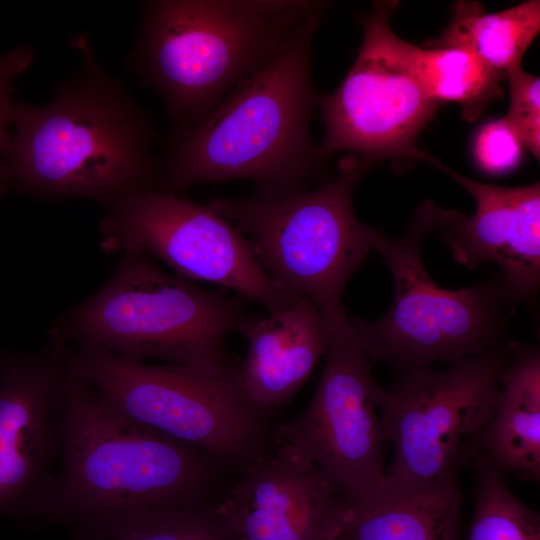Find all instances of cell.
Listing matches in <instances>:
<instances>
[{"mask_svg":"<svg viewBox=\"0 0 540 540\" xmlns=\"http://www.w3.org/2000/svg\"><path fill=\"white\" fill-rule=\"evenodd\" d=\"M80 66L42 106L15 102L4 161L10 189L41 201L88 198L110 209L157 190L152 117L101 68L88 35L72 39Z\"/></svg>","mask_w":540,"mask_h":540,"instance_id":"6da1fadb","label":"cell"},{"mask_svg":"<svg viewBox=\"0 0 540 540\" xmlns=\"http://www.w3.org/2000/svg\"><path fill=\"white\" fill-rule=\"evenodd\" d=\"M325 18L302 26L201 123L170 132L157 190L179 194L196 184L249 180L253 193L280 196L306 190L319 179L328 157L311 136L318 97L311 47Z\"/></svg>","mask_w":540,"mask_h":540,"instance_id":"7a4b0ae2","label":"cell"},{"mask_svg":"<svg viewBox=\"0 0 540 540\" xmlns=\"http://www.w3.org/2000/svg\"><path fill=\"white\" fill-rule=\"evenodd\" d=\"M60 442L48 523L80 540H102L154 511L208 502L218 462L110 409L72 366L68 347Z\"/></svg>","mask_w":540,"mask_h":540,"instance_id":"3957f363","label":"cell"},{"mask_svg":"<svg viewBox=\"0 0 540 540\" xmlns=\"http://www.w3.org/2000/svg\"><path fill=\"white\" fill-rule=\"evenodd\" d=\"M329 8L312 0L143 1L126 65L161 95L175 128H190Z\"/></svg>","mask_w":540,"mask_h":540,"instance_id":"277c9868","label":"cell"},{"mask_svg":"<svg viewBox=\"0 0 540 540\" xmlns=\"http://www.w3.org/2000/svg\"><path fill=\"white\" fill-rule=\"evenodd\" d=\"M119 255L107 282L52 319L47 337L128 361L154 358L211 374L235 370L225 342L248 316L239 297L174 277L141 252Z\"/></svg>","mask_w":540,"mask_h":540,"instance_id":"5b68a950","label":"cell"},{"mask_svg":"<svg viewBox=\"0 0 540 540\" xmlns=\"http://www.w3.org/2000/svg\"><path fill=\"white\" fill-rule=\"evenodd\" d=\"M372 166L346 154L336 175L314 189L280 196H216L208 205L247 238L273 281L312 300L323 318L337 316L345 313L347 281L386 238L359 221L353 210L354 188Z\"/></svg>","mask_w":540,"mask_h":540,"instance_id":"8992f818","label":"cell"},{"mask_svg":"<svg viewBox=\"0 0 540 540\" xmlns=\"http://www.w3.org/2000/svg\"><path fill=\"white\" fill-rule=\"evenodd\" d=\"M68 358L110 409L136 424L245 470L265 456L264 411L244 392L237 370L211 374L71 346Z\"/></svg>","mask_w":540,"mask_h":540,"instance_id":"52a82bcc","label":"cell"},{"mask_svg":"<svg viewBox=\"0 0 540 540\" xmlns=\"http://www.w3.org/2000/svg\"><path fill=\"white\" fill-rule=\"evenodd\" d=\"M439 211L432 201H425L416 208L406 231L397 238H385L377 250L394 282L392 305L375 322L349 319L370 360L409 371L436 361L454 364L496 350L502 329V283L450 291L436 285L425 269L422 244L437 227Z\"/></svg>","mask_w":540,"mask_h":540,"instance_id":"ba28073f","label":"cell"},{"mask_svg":"<svg viewBox=\"0 0 540 540\" xmlns=\"http://www.w3.org/2000/svg\"><path fill=\"white\" fill-rule=\"evenodd\" d=\"M501 352L464 358L443 371H407L378 408L385 442L394 446L385 493L432 486L452 478L479 445L500 390Z\"/></svg>","mask_w":540,"mask_h":540,"instance_id":"9c48e42d","label":"cell"},{"mask_svg":"<svg viewBox=\"0 0 540 540\" xmlns=\"http://www.w3.org/2000/svg\"><path fill=\"white\" fill-rule=\"evenodd\" d=\"M325 366L308 407L275 435L277 449L316 467L349 505L385 494L381 387L346 314L323 318Z\"/></svg>","mask_w":540,"mask_h":540,"instance_id":"30bf717a","label":"cell"},{"mask_svg":"<svg viewBox=\"0 0 540 540\" xmlns=\"http://www.w3.org/2000/svg\"><path fill=\"white\" fill-rule=\"evenodd\" d=\"M398 1H376L363 15V41L340 86L318 96L324 122L320 146L329 158L353 154L374 165L389 159L398 169L415 160L417 138L440 105L422 86L411 45L398 37L391 19Z\"/></svg>","mask_w":540,"mask_h":540,"instance_id":"8fae6325","label":"cell"},{"mask_svg":"<svg viewBox=\"0 0 540 540\" xmlns=\"http://www.w3.org/2000/svg\"><path fill=\"white\" fill-rule=\"evenodd\" d=\"M99 231L107 254L141 252L182 279L219 285L269 312L300 297L265 273L250 242L229 220L177 193H135L105 210Z\"/></svg>","mask_w":540,"mask_h":540,"instance_id":"7c38bea8","label":"cell"},{"mask_svg":"<svg viewBox=\"0 0 540 540\" xmlns=\"http://www.w3.org/2000/svg\"><path fill=\"white\" fill-rule=\"evenodd\" d=\"M67 345L13 352L0 381V519L48 523L61 463Z\"/></svg>","mask_w":540,"mask_h":540,"instance_id":"4fadbf2b","label":"cell"},{"mask_svg":"<svg viewBox=\"0 0 540 540\" xmlns=\"http://www.w3.org/2000/svg\"><path fill=\"white\" fill-rule=\"evenodd\" d=\"M415 160L446 173L474 198L471 216L440 208L437 227L457 263L470 269L495 262L503 272V295L529 300L540 280V183L503 187L475 181L450 169L427 151Z\"/></svg>","mask_w":540,"mask_h":540,"instance_id":"5bb4252c","label":"cell"},{"mask_svg":"<svg viewBox=\"0 0 540 540\" xmlns=\"http://www.w3.org/2000/svg\"><path fill=\"white\" fill-rule=\"evenodd\" d=\"M215 512L236 540H329L350 507L312 464L277 449L245 470Z\"/></svg>","mask_w":540,"mask_h":540,"instance_id":"9a60e30c","label":"cell"},{"mask_svg":"<svg viewBox=\"0 0 540 540\" xmlns=\"http://www.w3.org/2000/svg\"><path fill=\"white\" fill-rule=\"evenodd\" d=\"M248 353L237 370L241 386L264 412L290 400L324 355L327 329L317 305L300 296L267 316H250L238 331Z\"/></svg>","mask_w":540,"mask_h":540,"instance_id":"2e32d148","label":"cell"},{"mask_svg":"<svg viewBox=\"0 0 540 540\" xmlns=\"http://www.w3.org/2000/svg\"><path fill=\"white\" fill-rule=\"evenodd\" d=\"M479 445L482 455L502 473L517 472L528 479L540 476V356L521 354L504 366L494 413Z\"/></svg>","mask_w":540,"mask_h":540,"instance_id":"e0dca14e","label":"cell"},{"mask_svg":"<svg viewBox=\"0 0 540 540\" xmlns=\"http://www.w3.org/2000/svg\"><path fill=\"white\" fill-rule=\"evenodd\" d=\"M457 478L421 489L385 493L349 505L348 540H456L461 508Z\"/></svg>","mask_w":540,"mask_h":540,"instance_id":"ac0fdd59","label":"cell"},{"mask_svg":"<svg viewBox=\"0 0 540 540\" xmlns=\"http://www.w3.org/2000/svg\"><path fill=\"white\" fill-rule=\"evenodd\" d=\"M443 32L425 48H461L506 77L521 67L522 57L540 30V1L527 0L509 9L486 13L480 2L457 1Z\"/></svg>","mask_w":540,"mask_h":540,"instance_id":"d6986e66","label":"cell"},{"mask_svg":"<svg viewBox=\"0 0 540 540\" xmlns=\"http://www.w3.org/2000/svg\"><path fill=\"white\" fill-rule=\"evenodd\" d=\"M414 70L426 93L439 104L456 102L461 115L475 122L502 97L504 75L461 48H421L411 45Z\"/></svg>","mask_w":540,"mask_h":540,"instance_id":"ffe728a7","label":"cell"},{"mask_svg":"<svg viewBox=\"0 0 540 540\" xmlns=\"http://www.w3.org/2000/svg\"><path fill=\"white\" fill-rule=\"evenodd\" d=\"M477 463L478 489L468 540H540L539 515L512 494L503 473L488 458L478 456Z\"/></svg>","mask_w":540,"mask_h":540,"instance_id":"44dd1931","label":"cell"},{"mask_svg":"<svg viewBox=\"0 0 540 540\" xmlns=\"http://www.w3.org/2000/svg\"><path fill=\"white\" fill-rule=\"evenodd\" d=\"M102 540H236L208 502L151 512Z\"/></svg>","mask_w":540,"mask_h":540,"instance_id":"7402d4cb","label":"cell"},{"mask_svg":"<svg viewBox=\"0 0 540 540\" xmlns=\"http://www.w3.org/2000/svg\"><path fill=\"white\" fill-rule=\"evenodd\" d=\"M510 103L504 120L523 147L540 157V78L519 67L506 74Z\"/></svg>","mask_w":540,"mask_h":540,"instance_id":"603a6c76","label":"cell"},{"mask_svg":"<svg viewBox=\"0 0 540 540\" xmlns=\"http://www.w3.org/2000/svg\"><path fill=\"white\" fill-rule=\"evenodd\" d=\"M472 148L477 166L487 174L499 175L519 165L524 147L504 118H500L478 129Z\"/></svg>","mask_w":540,"mask_h":540,"instance_id":"cb8c5ba5","label":"cell"},{"mask_svg":"<svg viewBox=\"0 0 540 540\" xmlns=\"http://www.w3.org/2000/svg\"><path fill=\"white\" fill-rule=\"evenodd\" d=\"M34 59L31 44L19 45L0 55V198L5 199L10 189L8 173L4 161L11 133L9 126L15 100L13 82L28 69Z\"/></svg>","mask_w":540,"mask_h":540,"instance_id":"d4e9b609","label":"cell"},{"mask_svg":"<svg viewBox=\"0 0 540 540\" xmlns=\"http://www.w3.org/2000/svg\"><path fill=\"white\" fill-rule=\"evenodd\" d=\"M14 351L0 349V381L9 365Z\"/></svg>","mask_w":540,"mask_h":540,"instance_id":"484cf974","label":"cell"},{"mask_svg":"<svg viewBox=\"0 0 540 540\" xmlns=\"http://www.w3.org/2000/svg\"><path fill=\"white\" fill-rule=\"evenodd\" d=\"M329 540H348V539L343 533H341V534H339V535H337V536H335V537H333V538H331Z\"/></svg>","mask_w":540,"mask_h":540,"instance_id":"4316f807","label":"cell"}]
</instances>
